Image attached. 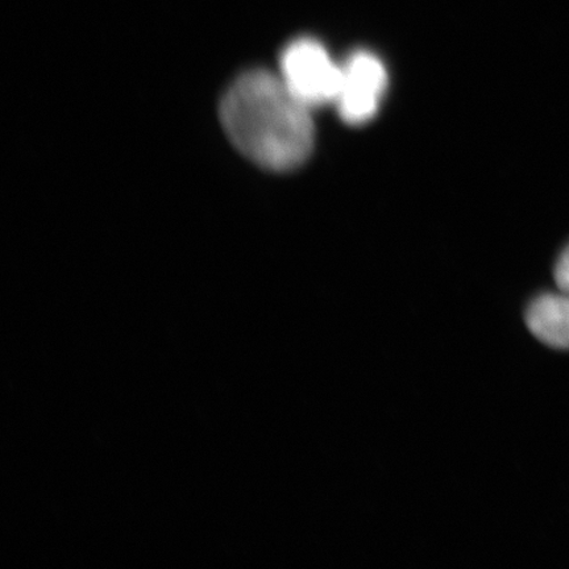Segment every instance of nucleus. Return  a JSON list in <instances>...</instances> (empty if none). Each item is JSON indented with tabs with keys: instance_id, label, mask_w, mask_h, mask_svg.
Wrapping results in <instances>:
<instances>
[{
	"instance_id": "1",
	"label": "nucleus",
	"mask_w": 569,
	"mask_h": 569,
	"mask_svg": "<svg viewBox=\"0 0 569 569\" xmlns=\"http://www.w3.org/2000/svg\"><path fill=\"white\" fill-rule=\"evenodd\" d=\"M220 120L247 159L274 172L301 167L315 149L312 110L267 70L248 71L233 82L220 103Z\"/></svg>"
},
{
	"instance_id": "2",
	"label": "nucleus",
	"mask_w": 569,
	"mask_h": 569,
	"mask_svg": "<svg viewBox=\"0 0 569 569\" xmlns=\"http://www.w3.org/2000/svg\"><path fill=\"white\" fill-rule=\"evenodd\" d=\"M340 73L341 63L316 39L291 41L281 54L279 76L282 82L312 111L336 103Z\"/></svg>"
},
{
	"instance_id": "3",
	"label": "nucleus",
	"mask_w": 569,
	"mask_h": 569,
	"mask_svg": "<svg viewBox=\"0 0 569 569\" xmlns=\"http://www.w3.org/2000/svg\"><path fill=\"white\" fill-rule=\"evenodd\" d=\"M388 87L386 63L379 56L359 49L341 62L338 94L333 106L345 123L367 124L379 113Z\"/></svg>"
},
{
	"instance_id": "4",
	"label": "nucleus",
	"mask_w": 569,
	"mask_h": 569,
	"mask_svg": "<svg viewBox=\"0 0 569 569\" xmlns=\"http://www.w3.org/2000/svg\"><path fill=\"white\" fill-rule=\"evenodd\" d=\"M525 319L532 336L543 345L569 350V295L560 291L537 297Z\"/></svg>"
},
{
	"instance_id": "5",
	"label": "nucleus",
	"mask_w": 569,
	"mask_h": 569,
	"mask_svg": "<svg viewBox=\"0 0 569 569\" xmlns=\"http://www.w3.org/2000/svg\"><path fill=\"white\" fill-rule=\"evenodd\" d=\"M555 282L563 293L569 295V246L561 252L553 270Z\"/></svg>"
}]
</instances>
